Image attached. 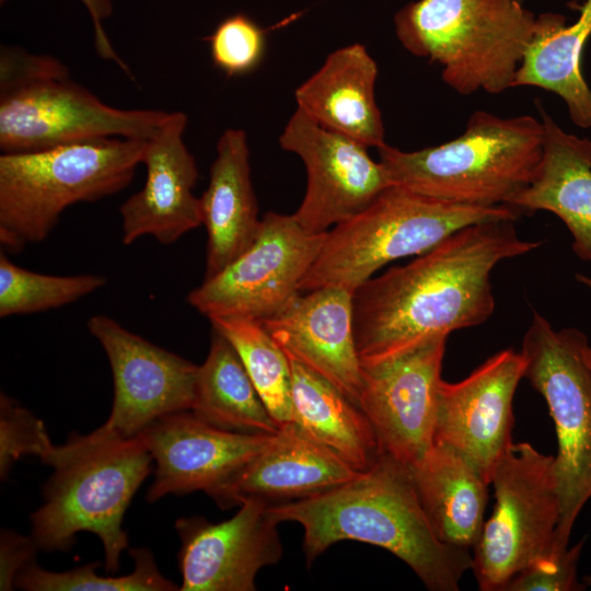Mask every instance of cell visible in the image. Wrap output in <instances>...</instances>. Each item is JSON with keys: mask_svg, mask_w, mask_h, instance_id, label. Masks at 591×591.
<instances>
[{"mask_svg": "<svg viewBox=\"0 0 591 591\" xmlns=\"http://www.w3.org/2000/svg\"><path fill=\"white\" fill-rule=\"evenodd\" d=\"M514 221L467 225L406 265L359 286L352 303L361 366L488 321L495 310L494 268L541 245L520 237Z\"/></svg>", "mask_w": 591, "mask_h": 591, "instance_id": "obj_1", "label": "cell"}, {"mask_svg": "<svg viewBox=\"0 0 591 591\" xmlns=\"http://www.w3.org/2000/svg\"><path fill=\"white\" fill-rule=\"evenodd\" d=\"M279 522L303 528L308 565L333 544L352 540L382 547L403 560L432 591H456L472 569V551L434 534L409 468L380 454L349 482L303 499L270 505Z\"/></svg>", "mask_w": 591, "mask_h": 591, "instance_id": "obj_2", "label": "cell"}, {"mask_svg": "<svg viewBox=\"0 0 591 591\" xmlns=\"http://www.w3.org/2000/svg\"><path fill=\"white\" fill-rule=\"evenodd\" d=\"M152 461L140 436L125 439L94 430L54 445L43 461L54 468L45 502L31 515L38 548L67 552L78 533L90 532L103 544L106 571L116 572L128 547L123 518Z\"/></svg>", "mask_w": 591, "mask_h": 591, "instance_id": "obj_3", "label": "cell"}, {"mask_svg": "<svg viewBox=\"0 0 591 591\" xmlns=\"http://www.w3.org/2000/svg\"><path fill=\"white\" fill-rule=\"evenodd\" d=\"M542 119L476 111L456 138L417 151L378 149L392 185L442 201L509 206L535 178L543 155Z\"/></svg>", "mask_w": 591, "mask_h": 591, "instance_id": "obj_4", "label": "cell"}, {"mask_svg": "<svg viewBox=\"0 0 591 591\" xmlns=\"http://www.w3.org/2000/svg\"><path fill=\"white\" fill-rule=\"evenodd\" d=\"M525 0H417L394 16L403 47L440 65L455 92L499 94L515 74L541 26Z\"/></svg>", "mask_w": 591, "mask_h": 591, "instance_id": "obj_5", "label": "cell"}, {"mask_svg": "<svg viewBox=\"0 0 591 591\" xmlns=\"http://www.w3.org/2000/svg\"><path fill=\"white\" fill-rule=\"evenodd\" d=\"M170 112L113 107L70 79L57 58L2 47L0 149L33 152L106 138L148 140Z\"/></svg>", "mask_w": 591, "mask_h": 591, "instance_id": "obj_6", "label": "cell"}, {"mask_svg": "<svg viewBox=\"0 0 591 591\" xmlns=\"http://www.w3.org/2000/svg\"><path fill=\"white\" fill-rule=\"evenodd\" d=\"M147 140L106 138L0 155V243L10 252L44 241L71 205L127 187Z\"/></svg>", "mask_w": 591, "mask_h": 591, "instance_id": "obj_7", "label": "cell"}, {"mask_svg": "<svg viewBox=\"0 0 591 591\" xmlns=\"http://www.w3.org/2000/svg\"><path fill=\"white\" fill-rule=\"evenodd\" d=\"M520 215L509 206L453 204L391 185L358 215L327 231L300 292L327 287L355 291L387 263L421 255L460 229Z\"/></svg>", "mask_w": 591, "mask_h": 591, "instance_id": "obj_8", "label": "cell"}, {"mask_svg": "<svg viewBox=\"0 0 591 591\" xmlns=\"http://www.w3.org/2000/svg\"><path fill=\"white\" fill-rule=\"evenodd\" d=\"M589 344L578 328L555 329L534 312L521 345L524 378L545 399L557 438L555 467L560 502L551 554L569 547L572 528L591 499V370Z\"/></svg>", "mask_w": 591, "mask_h": 591, "instance_id": "obj_9", "label": "cell"}, {"mask_svg": "<svg viewBox=\"0 0 591 591\" xmlns=\"http://www.w3.org/2000/svg\"><path fill=\"white\" fill-rule=\"evenodd\" d=\"M490 484L495 506L472 549L471 570L479 590L503 591L518 572L552 553L560 514L555 455L513 442Z\"/></svg>", "mask_w": 591, "mask_h": 591, "instance_id": "obj_10", "label": "cell"}, {"mask_svg": "<svg viewBox=\"0 0 591 591\" xmlns=\"http://www.w3.org/2000/svg\"><path fill=\"white\" fill-rule=\"evenodd\" d=\"M326 233H311L292 215L267 212L251 246L192 290L187 301L210 321H262L279 313L300 293Z\"/></svg>", "mask_w": 591, "mask_h": 591, "instance_id": "obj_11", "label": "cell"}, {"mask_svg": "<svg viewBox=\"0 0 591 591\" xmlns=\"http://www.w3.org/2000/svg\"><path fill=\"white\" fill-rule=\"evenodd\" d=\"M448 336L362 367L358 406L375 433L380 454L412 468L430 451Z\"/></svg>", "mask_w": 591, "mask_h": 591, "instance_id": "obj_12", "label": "cell"}, {"mask_svg": "<svg viewBox=\"0 0 591 591\" xmlns=\"http://www.w3.org/2000/svg\"><path fill=\"white\" fill-rule=\"evenodd\" d=\"M86 326L103 347L114 381L112 412L99 432L134 438L159 418L193 408L198 366L105 314L91 316Z\"/></svg>", "mask_w": 591, "mask_h": 591, "instance_id": "obj_13", "label": "cell"}, {"mask_svg": "<svg viewBox=\"0 0 591 591\" xmlns=\"http://www.w3.org/2000/svg\"><path fill=\"white\" fill-rule=\"evenodd\" d=\"M279 144L305 166L306 190L292 216L311 233H325L358 215L392 185L369 148L320 126L298 108L283 127Z\"/></svg>", "mask_w": 591, "mask_h": 591, "instance_id": "obj_14", "label": "cell"}, {"mask_svg": "<svg viewBox=\"0 0 591 591\" xmlns=\"http://www.w3.org/2000/svg\"><path fill=\"white\" fill-rule=\"evenodd\" d=\"M521 351L502 349L459 382L441 381L433 444L468 461L490 484L512 441L513 397L524 378Z\"/></svg>", "mask_w": 591, "mask_h": 591, "instance_id": "obj_15", "label": "cell"}, {"mask_svg": "<svg viewBox=\"0 0 591 591\" xmlns=\"http://www.w3.org/2000/svg\"><path fill=\"white\" fill-rule=\"evenodd\" d=\"M138 436L155 463L149 502L196 490L217 502L273 434L223 430L182 410L159 418Z\"/></svg>", "mask_w": 591, "mask_h": 591, "instance_id": "obj_16", "label": "cell"}, {"mask_svg": "<svg viewBox=\"0 0 591 591\" xmlns=\"http://www.w3.org/2000/svg\"><path fill=\"white\" fill-rule=\"evenodd\" d=\"M270 503L242 501L229 520L211 523L204 517L175 523L181 548V591H253L257 572L279 561L282 545Z\"/></svg>", "mask_w": 591, "mask_h": 591, "instance_id": "obj_17", "label": "cell"}, {"mask_svg": "<svg viewBox=\"0 0 591 591\" xmlns=\"http://www.w3.org/2000/svg\"><path fill=\"white\" fill-rule=\"evenodd\" d=\"M187 120L183 112H170L147 140L144 184L119 207L123 244L150 235L170 245L202 224L200 199L193 193L199 172L183 139Z\"/></svg>", "mask_w": 591, "mask_h": 591, "instance_id": "obj_18", "label": "cell"}, {"mask_svg": "<svg viewBox=\"0 0 591 591\" xmlns=\"http://www.w3.org/2000/svg\"><path fill=\"white\" fill-rule=\"evenodd\" d=\"M354 291L311 290L259 321L287 356L311 368L358 403L362 367L354 334ZM358 405V404H357Z\"/></svg>", "mask_w": 591, "mask_h": 591, "instance_id": "obj_19", "label": "cell"}, {"mask_svg": "<svg viewBox=\"0 0 591 591\" xmlns=\"http://www.w3.org/2000/svg\"><path fill=\"white\" fill-rule=\"evenodd\" d=\"M359 473L294 422H289L271 436L216 503L229 509L245 499L257 498L279 505L325 493Z\"/></svg>", "mask_w": 591, "mask_h": 591, "instance_id": "obj_20", "label": "cell"}, {"mask_svg": "<svg viewBox=\"0 0 591 591\" xmlns=\"http://www.w3.org/2000/svg\"><path fill=\"white\" fill-rule=\"evenodd\" d=\"M378 73L363 45L338 48L296 89L297 108L328 130L379 149L386 142L375 99Z\"/></svg>", "mask_w": 591, "mask_h": 591, "instance_id": "obj_21", "label": "cell"}, {"mask_svg": "<svg viewBox=\"0 0 591 591\" xmlns=\"http://www.w3.org/2000/svg\"><path fill=\"white\" fill-rule=\"evenodd\" d=\"M199 199L207 232L206 279L245 252L260 227L244 130L228 128L220 136L209 184Z\"/></svg>", "mask_w": 591, "mask_h": 591, "instance_id": "obj_22", "label": "cell"}, {"mask_svg": "<svg viewBox=\"0 0 591 591\" xmlns=\"http://www.w3.org/2000/svg\"><path fill=\"white\" fill-rule=\"evenodd\" d=\"M543 155L533 182L511 207L520 213L545 210L572 235V251L591 264V139L565 131L542 108Z\"/></svg>", "mask_w": 591, "mask_h": 591, "instance_id": "obj_23", "label": "cell"}, {"mask_svg": "<svg viewBox=\"0 0 591 591\" xmlns=\"http://www.w3.org/2000/svg\"><path fill=\"white\" fill-rule=\"evenodd\" d=\"M409 471L436 536L472 551L485 523L490 484L463 456L437 444Z\"/></svg>", "mask_w": 591, "mask_h": 591, "instance_id": "obj_24", "label": "cell"}, {"mask_svg": "<svg viewBox=\"0 0 591 591\" xmlns=\"http://www.w3.org/2000/svg\"><path fill=\"white\" fill-rule=\"evenodd\" d=\"M292 422L358 472L380 455L375 433L359 406L324 376L289 357Z\"/></svg>", "mask_w": 591, "mask_h": 591, "instance_id": "obj_25", "label": "cell"}, {"mask_svg": "<svg viewBox=\"0 0 591 591\" xmlns=\"http://www.w3.org/2000/svg\"><path fill=\"white\" fill-rule=\"evenodd\" d=\"M535 39L515 74L514 86H536L558 95L570 119L591 128V89L581 71L583 49L591 37V0H584L578 19L566 24L559 13H542Z\"/></svg>", "mask_w": 591, "mask_h": 591, "instance_id": "obj_26", "label": "cell"}, {"mask_svg": "<svg viewBox=\"0 0 591 591\" xmlns=\"http://www.w3.org/2000/svg\"><path fill=\"white\" fill-rule=\"evenodd\" d=\"M190 410L207 424L233 432L275 434L281 427L266 407L234 347L216 329L207 358L198 366Z\"/></svg>", "mask_w": 591, "mask_h": 591, "instance_id": "obj_27", "label": "cell"}, {"mask_svg": "<svg viewBox=\"0 0 591 591\" xmlns=\"http://www.w3.org/2000/svg\"><path fill=\"white\" fill-rule=\"evenodd\" d=\"M210 322L236 350L275 420L280 426L292 422L290 361L264 325L248 318H215Z\"/></svg>", "mask_w": 591, "mask_h": 591, "instance_id": "obj_28", "label": "cell"}, {"mask_svg": "<svg viewBox=\"0 0 591 591\" xmlns=\"http://www.w3.org/2000/svg\"><path fill=\"white\" fill-rule=\"evenodd\" d=\"M106 277L82 274L54 276L12 263L0 253V316L32 314L73 303L103 288Z\"/></svg>", "mask_w": 591, "mask_h": 591, "instance_id": "obj_29", "label": "cell"}, {"mask_svg": "<svg viewBox=\"0 0 591 591\" xmlns=\"http://www.w3.org/2000/svg\"><path fill=\"white\" fill-rule=\"evenodd\" d=\"M129 553L134 558L135 568L126 576H99L95 569L100 563H90L63 572H53L32 561L18 575L15 587L28 591H174L181 589L161 575L149 549L132 548Z\"/></svg>", "mask_w": 591, "mask_h": 591, "instance_id": "obj_30", "label": "cell"}, {"mask_svg": "<svg viewBox=\"0 0 591 591\" xmlns=\"http://www.w3.org/2000/svg\"><path fill=\"white\" fill-rule=\"evenodd\" d=\"M211 60L228 77L245 76L264 59L266 31L244 13L222 20L207 37Z\"/></svg>", "mask_w": 591, "mask_h": 591, "instance_id": "obj_31", "label": "cell"}, {"mask_svg": "<svg viewBox=\"0 0 591 591\" xmlns=\"http://www.w3.org/2000/svg\"><path fill=\"white\" fill-rule=\"evenodd\" d=\"M54 444L43 421L9 395H0V475L4 479L12 464L27 455L42 462Z\"/></svg>", "mask_w": 591, "mask_h": 591, "instance_id": "obj_32", "label": "cell"}, {"mask_svg": "<svg viewBox=\"0 0 591 591\" xmlns=\"http://www.w3.org/2000/svg\"><path fill=\"white\" fill-rule=\"evenodd\" d=\"M584 541L565 552L541 557L518 572L503 591H579L587 587L578 580V564Z\"/></svg>", "mask_w": 591, "mask_h": 591, "instance_id": "obj_33", "label": "cell"}, {"mask_svg": "<svg viewBox=\"0 0 591 591\" xmlns=\"http://www.w3.org/2000/svg\"><path fill=\"white\" fill-rule=\"evenodd\" d=\"M38 546L32 536H23L12 530H2L0 540V589L12 590L20 571L30 563Z\"/></svg>", "mask_w": 591, "mask_h": 591, "instance_id": "obj_34", "label": "cell"}, {"mask_svg": "<svg viewBox=\"0 0 591 591\" xmlns=\"http://www.w3.org/2000/svg\"><path fill=\"white\" fill-rule=\"evenodd\" d=\"M7 0H0L4 2ZM86 8L93 24L94 31V44L99 56L103 59L114 61L118 67L127 73V76L134 80V77L126 63L116 54L112 46L109 38L107 37L103 22L108 19L113 13L112 0H80Z\"/></svg>", "mask_w": 591, "mask_h": 591, "instance_id": "obj_35", "label": "cell"}, {"mask_svg": "<svg viewBox=\"0 0 591 591\" xmlns=\"http://www.w3.org/2000/svg\"><path fill=\"white\" fill-rule=\"evenodd\" d=\"M576 279L578 282H580L581 285H583L591 291V277L582 275V274H577Z\"/></svg>", "mask_w": 591, "mask_h": 591, "instance_id": "obj_36", "label": "cell"}, {"mask_svg": "<svg viewBox=\"0 0 591 591\" xmlns=\"http://www.w3.org/2000/svg\"><path fill=\"white\" fill-rule=\"evenodd\" d=\"M583 358H584L586 363L588 364V367L591 370V346H590V344H588L586 346V348H584Z\"/></svg>", "mask_w": 591, "mask_h": 591, "instance_id": "obj_37", "label": "cell"}, {"mask_svg": "<svg viewBox=\"0 0 591 591\" xmlns=\"http://www.w3.org/2000/svg\"><path fill=\"white\" fill-rule=\"evenodd\" d=\"M582 582L586 584V587H591V575L584 576Z\"/></svg>", "mask_w": 591, "mask_h": 591, "instance_id": "obj_38", "label": "cell"}]
</instances>
